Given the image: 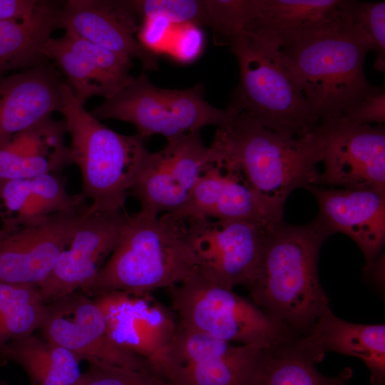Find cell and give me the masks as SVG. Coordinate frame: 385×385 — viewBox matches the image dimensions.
<instances>
[{"instance_id": "cell-1", "label": "cell", "mask_w": 385, "mask_h": 385, "mask_svg": "<svg viewBox=\"0 0 385 385\" xmlns=\"http://www.w3.org/2000/svg\"><path fill=\"white\" fill-rule=\"evenodd\" d=\"M344 4L338 14L299 30L278 48L321 123L341 117L375 88L364 70L371 44Z\"/></svg>"}, {"instance_id": "cell-2", "label": "cell", "mask_w": 385, "mask_h": 385, "mask_svg": "<svg viewBox=\"0 0 385 385\" xmlns=\"http://www.w3.org/2000/svg\"><path fill=\"white\" fill-rule=\"evenodd\" d=\"M331 235L317 217L303 225L278 222L267 234L257 273L247 287L252 302L298 337L329 307L318 258Z\"/></svg>"}, {"instance_id": "cell-3", "label": "cell", "mask_w": 385, "mask_h": 385, "mask_svg": "<svg viewBox=\"0 0 385 385\" xmlns=\"http://www.w3.org/2000/svg\"><path fill=\"white\" fill-rule=\"evenodd\" d=\"M324 139L320 127L294 137L237 113L217 128L210 148L212 160L237 167L269 207L283 217L285 202L296 189L317 185Z\"/></svg>"}, {"instance_id": "cell-4", "label": "cell", "mask_w": 385, "mask_h": 385, "mask_svg": "<svg viewBox=\"0 0 385 385\" xmlns=\"http://www.w3.org/2000/svg\"><path fill=\"white\" fill-rule=\"evenodd\" d=\"M198 272L185 220L174 214L128 215L120 239L96 276L81 289L100 294L152 292L178 284Z\"/></svg>"}, {"instance_id": "cell-5", "label": "cell", "mask_w": 385, "mask_h": 385, "mask_svg": "<svg viewBox=\"0 0 385 385\" xmlns=\"http://www.w3.org/2000/svg\"><path fill=\"white\" fill-rule=\"evenodd\" d=\"M63 116L73 163L81 171L89 212H122L148 152L139 135H121L100 123L64 83L58 110Z\"/></svg>"}, {"instance_id": "cell-6", "label": "cell", "mask_w": 385, "mask_h": 385, "mask_svg": "<svg viewBox=\"0 0 385 385\" xmlns=\"http://www.w3.org/2000/svg\"><path fill=\"white\" fill-rule=\"evenodd\" d=\"M230 48L237 57L240 76L227 108L294 137L307 135L320 127V120L276 46L241 38Z\"/></svg>"}, {"instance_id": "cell-7", "label": "cell", "mask_w": 385, "mask_h": 385, "mask_svg": "<svg viewBox=\"0 0 385 385\" xmlns=\"http://www.w3.org/2000/svg\"><path fill=\"white\" fill-rule=\"evenodd\" d=\"M181 326L226 342L276 348L298 336L253 302L198 272L167 289Z\"/></svg>"}, {"instance_id": "cell-8", "label": "cell", "mask_w": 385, "mask_h": 385, "mask_svg": "<svg viewBox=\"0 0 385 385\" xmlns=\"http://www.w3.org/2000/svg\"><path fill=\"white\" fill-rule=\"evenodd\" d=\"M90 113L97 119L131 123L143 139L158 134L168 141L205 125L225 126L232 113L208 103L200 83L183 89L154 86L144 72Z\"/></svg>"}, {"instance_id": "cell-9", "label": "cell", "mask_w": 385, "mask_h": 385, "mask_svg": "<svg viewBox=\"0 0 385 385\" xmlns=\"http://www.w3.org/2000/svg\"><path fill=\"white\" fill-rule=\"evenodd\" d=\"M273 349L226 342L177 322L160 375L172 385H255Z\"/></svg>"}, {"instance_id": "cell-10", "label": "cell", "mask_w": 385, "mask_h": 385, "mask_svg": "<svg viewBox=\"0 0 385 385\" xmlns=\"http://www.w3.org/2000/svg\"><path fill=\"white\" fill-rule=\"evenodd\" d=\"M189 243L198 261V273L207 280L234 289L255 279L267 234V225L243 220L185 218Z\"/></svg>"}, {"instance_id": "cell-11", "label": "cell", "mask_w": 385, "mask_h": 385, "mask_svg": "<svg viewBox=\"0 0 385 385\" xmlns=\"http://www.w3.org/2000/svg\"><path fill=\"white\" fill-rule=\"evenodd\" d=\"M212 163L210 147L204 145L201 130L168 141L160 151L148 152L128 194L141 205L140 212L157 217L183 210L196 182Z\"/></svg>"}, {"instance_id": "cell-12", "label": "cell", "mask_w": 385, "mask_h": 385, "mask_svg": "<svg viewBox=\"0 0 385 385\" xmlns=\"http://www.w3.org/2000/svg\"><path fill=\"white\" fill-rule=\"evenodd\" d=\"M38 330L42 338L69 350L81 361L155 374L145 360L111 339L100 307L83 294L75 292L46 304Z\"/></svg>"}, {"instance_id": "cell-13", "label": "cell", "mask_w": 385, "mask_h": 385, "mask_svg": "<svg viewBox=\"0 0 385 385\" xmlns=\"http://www.w3.org/2000/svg\"><path fill=\"white\" fill-rule=\"evenodd\" d=\"M88 207L0 227V282L38 287L68 246Z\"/></svg>"}, {"instance_id": "cell-14", "label": "cell", "mask_w": 385, "mask_h": 385, "mask_svg": "<svg viewBox=\"0 0 385 385\" xmlns=\"http://www.w3.org/2000/svg\"><path fill=\"white\" fill-rule=\"evenodd\" d=\"M322 163L317 185L369 189L385 192V128L348 123L339 118L323 121Z\"/></svg>"}, {"instance_id": "cell-15", "label": "cell", "mask_w": 385, "mask_h": 385, "mask_svg": "<svg viewBox=\"0 0 385 385\" xmlns=\"http://www.w3.org/2000/svg\"><path fill=\"white\" fill-rule=\"evenodd\" d=\"M111 339L145 360L159 377L163 354L171 340L177 319L151 295L114 291L97 295Z\"/></svg>"}, {"instance_id": "cell-16", "label": "cell", "mask_w": 385, "mask_h": 385, "mask_svg": "<svg viewBox=\"0 0 385 385\" xmlns=\"http://www.w3.org/2000/svg\"><path fill=\"white\" fill-rule=\"evenodd\" d=\"M127 217L123 211H88L50 275L38 287L44 304L75 292L94 279L115 249Z\"/></svg>"}, {"instance_id": "cell-17", "label": "cell", "mask_w": 385, "mask_h": 385, "mask_svg": "<svg viewBox=\"0 0 385 385\" xmlns=\"http://www.w3.org/2000/svg\"><path fill=\"white\" fill-rule=\"evenodd\" d=\"M65 76L74 96L84 102L92 96L109 99L130 83L132 58L92 43L65 31L59 38L51 37L43 51Z\"/></svg>"}, {"instance_id": "cell-18", "label": "cell", "mask_w": 385, "mask_h": 385, "mask_svg": "<svg viewBox=\"0 0 385 385\" xmlns=\"http://www.w3.org/2000/svg\"><path fill=\"white\" fill-rule=\"evenodd\" d=\"M141 19L128 1L69 0L58 9L56 29L113 52L137 58L143 72L157 71L158 56L138 41Z\"/></svg>"}, {"instance_id": "cell-19", "label": "cell", "mask_w": 385, "mask_h": 385, "mask_svg": "<svg viewBox=\"0 0 385 385\" xmlns=\"http://www.w3.org/2000/svg\"><path fill=\"white\" fill-rule=\"evenodd\" d=\"M319 205L317 217L329 232H342L358 245L369 276L382 255L385 244V192L369 189L307 188Z\"/></svg>"}, {"instance_id": "cell-20", "label": "cell", "mask_w": 385, "mask_h": 385, "mask_svg": "<svg viewBox=\"0 0 385 385\" xmlns=\"http://www.w3.org/2000/svg\"><path fill=\"white\" fill-rule=\"evenodd\" d=\"M174 215L185 218L243 220L267 225L284 220L269 207L237 167L223 160L207 166L198 178L185 207Z\"/></svg>"}, {"instance_id": "cell-21", "label": "cell", "mask_w": 385, "mask_h": 385, "mask_svg": "<svg viewBox=\"0 0 385 385\" xmlns=\"http://www.w3.org/2000/svg\"><path fill=\"white\" fill-rule=\"evenodd\" d=\"M315 364L328 352L356 357L366 366L371 385L385 384V325L344 321L327 309L304 335L291 342Z\"/></svg>"}, {"instance_id": "cell-22", "label": "cell", "mask_w": 385, "mask_h": 385, "mask_svg": "<svg viewBox=\"0 0 385 385\" xmlns=\"http://www.w3.org/2000/svg\"><path fill=\"white\" fill-rule=\"evenodd\" d=\"M63 84L44 61L0 78V148L58 111Z\"/></svg>"}, {"instance_id": "cell-23", "label": "cell", "mask_w": 385, "mask_h": 385, "mask_svg": "<svg viewBox=\"0 0 385 385\" xmlns=\"http://www.w3.org/2000/svg\"><path fill=\"white\" fill-rule=\"evenodd\" d=\"M343 3L344 0H250L242 32L236 40L242 37L262 40L278 48L299 30L338 14Z\"/></svg>"}, {"instance_id": "cell-24", "label": "cell", "mask_w": 385, "mask_h": 385, "mask_svg": "<svg viewBox=\"0 0 385 385\" xmlns=\"http://www.w3.org/2000/svg\"><path fill=\"white\" fill-rule=\"evenodd\" d=\"M58 9L41 1L29 16L0 21V78L43 62V48L56 29Z\"/></svg>"}, {"instance_id": "cell-25", "label": "cell", "mask_w": 385, "mask_h": 385, "mask_svg": "<svg viewBox=\"0 0 385 385\" xmlns=\"http://www.w3.org/2000/svg\"><path fill=\"white\" fill-rule=\"evenodd\" d=\"M0 352L19 364L31 385H78L81 361L69 350L34 334L12 341Z\"/></svg>"}, {"instance_id": "cell-26", "label": "cell", "mask_w": 385, "mask_h": 385, "mask_svg": "<svg viewBox=\"0 0 385 385\" xmlns=\"http://www.w3.org/2000/svg\"><path fill=\"white\" fill-rule=\"evenodd\" d=\"M45 304L37 287L0 282V349L38 329Z\"/></svg>"}, {"instance_id": "cell-27", "label": "cell", "mask_w": 385, "mask_h": 385, "mask_svg": "<svg viewBox=\"0 0 385 385\" xmlns=\"http://www.w3.org/2000/svg\"><path fill=\"white\" fill-rule=\"evenodd\" d=\"M315 364L290 342L272 349L255 385H347L353 375V370L346 366L335 376H326Z\"/></svg>"}, {"instance_id": "cell-28", "label": "cell", "mask_w": 385, "mask_h": 385, "mask_svg": "<svg viewBox=\"0 0 385 385\" xmlns=\"http://www.w3.org/2000/svg\"><path fill=\"white\" fill-rule=\"evenodd\" d=\"M81 194L70 195L64 180L55 173L29 178L28 191L16 215L1 225H12L51 214L90 206Z\"/></svg>"}, {"instance_id": "cell-29", "label": "cell", "mask_w": 385, "mask_h": 385, "mask_svg": "<svg viewBox=\"0 0 385 385\" xmlns=\"http://www.w3.org/2000/svg\"><path fill=\"white\" fill-rule=\"evenodd\" d=\"M133 11L141 19L159 16L174 26L194 24L209 26L205 1L202 0H133L128 1Z\"/></svg>"}, {"instance_id": "cell-30", "label": "cell", "mask_w": 385, "mask_h": 385, "mask_svg": "<svg viewBox=\"0 0 385 385\" xmlns=\"http://www.w3.org/2000/svg\"><path fill=\"white\" fill-rule=\"evenodd\" d=\"M344 9L354 24L368 37L375 52L374 67L385 71V1L344 0Z\"/></svg>"}, {"instance_id": "cell-31", "label": "cell", "mask_w": 385, "mask_h": 385, "mask_svg": "<svg viewBox=\"0 0 385 385\" xmlns=\"http://www.w3.org/2000/svg\"><path fill=\"white\" fill-rule=\"evenodd\" d=\"M67 165L65 163L47 158L28 157L4 148H0V180L29 179L55 173Z\"/></svg>"}, {"instance_id": "cell-32", "label": "cell", "mask_w": 385, "mask_h": 385, "mask_svg": "<svg viewBox=\"0 0 385 385\" xmlns=\"http://www.w3.org/2000/svg\"><path fill=\"white\" fill-rule=\"evenodd\" d=\"M78 385H172L150 373L89 364Z\"/></svg>"}, {"instance_id": "cell-33", "label": "cell", "mask_w": 385, "mask_h": 385, "mask_svg": "<svg viewBox=\"0 0 385 385\" xmlns=\"http://www.w3.org/2000/svg\"><path fill=\"white\" fill-rule=\"evenodd\" d=\"M204 38L200 26L191 24L179 26L166 52L180 63L192 62L202 51Z\"/></svg>"}, {"instance_id": "cell-34", "label": "cell", "mask_w": 385, "mask_h": 385, "mask_svg": "<svg viewBox=\"0 0 385 385\" xmlns=\"http://www.w3.org/2000/svg\"><path fill=\"white\" fill-rule=\"evenodd\" d=\"M338 118L356 124L383 125L385 122L384 86L375 87L369 94Z\"/></svg>"}, {"instance_id": "cell-35", "label": "cell", "mask_w": 385, "mask_h": 385, "mask_svg": "<svg viewBox=\"0 0 385 385\" xmlns=\"http://www.w3.org/2000/svg\"><path fill=\"white\" fill-rule=\"evenodd\" d=\"M173 27L174 25L164 17H145L137 32V38L147 50L158 55L166 52Z\"/></svg>"}, {"instance_id": "cell-36", "label": "cell", "mask_w": 385, "mask_h": 385, "mask_svg": "<svg viewBox=\"0 0 385 385\" xmlns=\"http://www.w3.org/2000/svg\"><path fill=\"white\" fill-rule=\"evenodd\" d=\"M41 3L36 0H0V21L27 17Z\"/></svg>"}, {"instance_id": "cell-37", "label": "cell", "mask_w": 385, "mask_h": 385, "mask_svg": "<svg viewBox=\"0 0 385 385\" xmlns=\"http://www.w3.org/2000/svg\"><path fill=\"white\" fill-rule=\"evenodd\" d=\"M0 225H1V223H0Z\"/></svg>"}]
</instances>
